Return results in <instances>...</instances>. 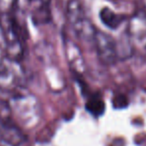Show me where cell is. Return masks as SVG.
Segmentation results:
<instances>
[{
  "mask_svg": "<svg viewBox=\"0 0 146 146\" xmlns=\"http://www.w3.org/2000/svg\"><path fill=\"white\" fill-rule=\"evenodd\" d=\"M66 18L73 31L84 41H93L97 29L88 18L80 0H69L66 5Z\"/></svg>",
  "mask_w": 146,
  "mask_h": 146,
  "instance_id": "6da1fadb",
  "label": "cell"
},
{
  "mask_svg": "<svg viewBox=\"0 0 146 146\" xmlns=\"http://www.w3.org/2000/svg\"><path fill=\"white\" fill-rule=\"evenodd\" d=\"M5 24L2 26L4 33V42L6 44L7 54L12 60H17L23 54L22 40L18 23L10 15H5Z\"/></svg>",
  "mask_w": 146,
  "mask_h": 146,
  "instance_id": "7a4b0ae2",
  "label": "cell"
},
{
  "mask_svg": "<svg viewBox=\"0 0 146 146\" xmlns=\"http://www.w3.org/2000/svg\"><path fill=\"white\" fill-rule=\"evenodd\" d=\"M98 58L103 64L111 65L115 63L118 58V51L116 42L109 34L101 30L96 31L93 38Z\"/></svg>",
  "mask_w": 146,
  "mask_h": 146,
  "instance_id": "3957f363",
  "label": "cell"
},
{
  "mask_svg": "<svg viewBox=\"0 0 146 146\" xmlns=\"http://www.w3.org/2000/svg\"><path fill=\"white\" fill-rule=\"evenodd\" d=\"M130 42L138 48H146V13H135L130 17L127 27Z\"/></svg>",
  "mask_w": 146,
  "mask_h": 146,
  "instance_id": "277c9868",
  "label": "cell"
},
{
  "mask_svg": "<svg viewBox=\"0 0 146 146\" xmlns=\"http://www.w3.org/2000/svg\"><path fill=\"white\" fill-rule=\"evenodd\" d=\"M0 139L10 146H19L25 141V135L16 124L0 116Z\"/></svg>",
  "mask_w": 146,
  "mask_h": 146,
  "instance_id": "5b68a950",
  "label": "cell"
},
{
  "mask_svg": "<svg viewBox=\"0 0 146 146\" xmlns=\"http://www.w3.org/2000/svg\"><path fill=\"white\" fill-rule=\"evenodd\" d=\"M51 0H25V5L35 24H45L51 19Z\"/></svg>",
  "mask_w": 146,
  "mask_h": 146,
  "instance_id": "8992f818",
  "label": "cell"
},
{
  "mask_svg": "<svg viewBox=\"0 0 146 146\" xmlns=\"http://www.w3.org/2000/svg\"><path fill=\"white\" fill-rule=\"evenodd\" d=\"M20 78L18 76V71L14 67L3 66L0 68V88L1 89H13L18 87Z\"/></svg>",
  "mask_w": 146,
  "mask_h": 146,
  "instance_id": "52a82bcc",
  "label": "cell"
},
{
  "mask_svg": "<svg viewBox=\"0 0 146 146\" xmlns=\"http://www.w3.org/2000/svg\"><path fill=\"white\" fill-rule=\"evenodd\" d=\"M99 18L101 22L109 29H117L125 20V16L116 13L109 7H104L100 10Z\"/></svg>",
  "mask_w": 146,
  "mask_h": 146,
  "instance_id": "ba28073f",
  "label": "cell"
},
{
  "mask_svg": "<svg viewBox=\"0 0 146 146\" xmlns=\"http://www.w3.org/2000/svg\"><path fill=\"white\" fill-rule=\"evenodd\" d=\"M86 109L91 114L98 116L103 114L104 110H105V104L101 98L94 96V97L88 99L87 103H86Z\"/></svg>",
  "mask_w": 146,
  "mask_h": 146,
  "instance_id": "9c48e42d",
  "label": "cell"
},
{
  "mask_svg": "<svg viewBox=\"0 0 146 146\" xmlns=\"http://www.w3.org/2000/svg\"><path fill=\"white\" fill-rule=\"evenodd\" d=\"M18 0H0V13L2 15H10L17 6Z\"/></svg>",
  "mask_w": 146,
  "mask_h": 146,
  "instance_id": "30bf717a",
  "label": "cell"
},
{
  "mask_svg": "<svg viewBox=\"0 0 146 146\" xmlns=\"http://www.w3.org/2000/svg\"><path fill=\"white\" fill-rule=\"evenodd\" d=\"M1 41H4V33H3L2 25L0 24V42H1Z\"/></svg>",
  "mask_w": 146,
  "mask_h": 146,
  "instance_id": "8fae6325",
  "label": "cell"
}]
</instances>
